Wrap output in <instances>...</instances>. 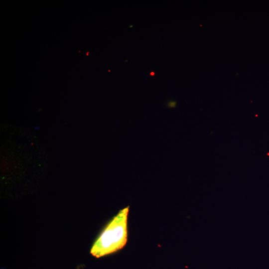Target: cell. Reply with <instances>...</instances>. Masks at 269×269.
Here are the masks:
<instances>
[{
    "label": "cell",
    "mask_w": 269,
    "mask_h": 269,
    "mask_svg": "<svg viewBox=\"0 0 269 269\" xmlns=\"http://www.w3.org/2000/svg\"><path fill=\"white\" fill-rule=\"evenodd\" d=\"M129 207L120 211L103 230L92 246L90 253L100 258L122 249L127 242Z\"/></svg>",
    "instance_id": "1"
},
{
    "label": "cell",
    "mask_w": 269,
    "mask_h": 269,
    "mask_svg": "<svg viewBox=\"0 0 269 269\" xmlns=\"http://www.w3.org/2000/svg\"><path fill=\"white\" fill-rule=\"evenodd\" d=\"M176 102H170L168 104V106L170 108H173L175 106Z\"/></svg>",
    "instance_id": "2"
},
{
    "label": "cell",
    "mask_w": 269,
    "mask_h": 269,
    "mask_svg": "<svg viewBox=\"0 0 269 269\" xmlns=\"http://www.w3.org/2000/svg\"><path fill=\"white\" fill-rule=\"evenodd\" d=\"M149 75H150V76H154V75H155V73H154V72H152H152H151L149 73Z\"/></svg>",
    "instance_id": "3"
}]
</instances>
